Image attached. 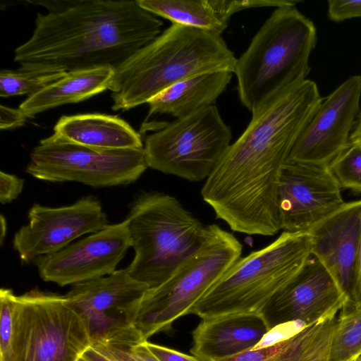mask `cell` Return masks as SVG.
I'll return each instance as SVG.
<instances>
[{
    "mask_svg": "<svg viewBox=\"0 0 361 361\" xmlns=\"http://www.w3.org/2000/svg\"><path fill=\"white\" fill-rule=\"evenodd\" d=\"M305 80L265 105L206 179L201 195L233 230L269 233L280 227L278 189L290 153L323 100Z\"/></svg>",
    "mask_w": 361,
    "mask_h": 361,
    "instance_id": "obj_1",
    "label": "cell"
},
{
    "mask_svg": "<svg viewBox=\"0 0 361 361\" xmlns=\"http://www.w3.org/2000/svg\"><path fill=\"white\" fill-rule=\"evenodd\" d=\"M38 13L31 37L15 50L24 67H51L66 72L116 69L160 35L162 21L136 0L32 1Z\"/></svg>",
    "mask_w": 361,
    "mask_h": 361,
    "instance_id": "obj_2",
    "label": "cell"
},
{
    "mask_svg": "<svg viewBox=\"0 0 361 361\" xmlns=\"http://www.w3.org/2000/svg\"><path fill=\"white\" fill-rule=\"evenodd\" d=\"M237 61L221 35L172 23L115 69L109 88L114 111L129 110L185 78L234 71Z\"/></svg>",
    "mask_w": 361,
    "mask_h": 361,
    "instance_id": "obj_3",
    "label": "cell"
},
{
    "mask_svg": "<svg viewBox=\"0 0 361 361\" xmlns=\"http://www.w3.org/2000/svg\"><path fill=\"white\" fill-rule=\"evenodd\" d=\"M316 43V27L295 6L279 7L271 14L233 71L240 102L252 115L306 80Z\"/></svg>",
    "mask_w": 361,
    "mask_h": 361,
    "instance_id": "obj_4",
    "label": "cell"
},
{
    "mask_svg": "<svg viewBox=\"0 0 361 361\" xmlns=\"http://www.w3.org/2000/svg\"><path fill=\"white\" fill-rule=\"evenodd\" d=\"M134 258L126 268L152 288L167 280L202 245L208 228L175 197L143 192L126 218Z\"/></svg>",
    "mask_w": 361,
    "mask_h": 361,
    "instance_id": "obj_5",
    "label": "cell"
},
{
    "mask_svg": "<svg viewBox=\"0 0 361 361\" xmlns=\"http://www.w3.org/2000/svg\"><path fill=\"white\" fill-rule=\"evenodd\" d=\"M312 255L309 232L283 231L266 247L240 257L194 305L189 314L205 319L261 313L270 299L298 274Z\"/></svg>",
    "mask_w": 361,
    "mask_h": 361,
    "instance_id": "obj_6",
    "label": "cell"
},
{
    "mask_svg": "<svg viewBox=\"0 0 361 361\" xmlns=\"http://www.w3.org/2000/svg\"><path fill=\"white\" fill-rule=\"evenodd\" d=\"M200 247L161 284L144 294L135 321L142 340L168 331L241 257L243 247L229 232L207 225Z\"/></svg>",
    "mask_w": 361,
    "mask_h": 361,
    "instance_id": "obj_7",
    "label": "cell"
},
{
    "mask_svg": "<svg viewBox=\"0 0 361 361\" xmlns=\"http://www.w3.org/2000/svg\"><path fill=\"white\" fill-rule=\"evenodd\" d=\"M91 345L65 295L39 289L16 295L11 361H78Z\"/></svg>",
    "mask_w": 361,
    "mask_h": 361,
    "instance_id": "obj_8",
    "label": "cell"
},
{
    "mask_svg": "<svg viewBox=\"0 0 361 361\" xmlns=\"http://www.w3.org/2000/svg\"><path fill=\"white\" fill-rule=\"evenodd\" d=\"M231 129L209 106L167 123L145 141L147 166L190 181L207 179L230 147Z\"/></svg>",
    "mask_w": 361,
    "mask_h": 361,
    "instance_id": "obj_9",
    "label": "cell"
},
{
    "mask_svg": "<svg viewBox=\"0 0 361 361\" xmlns=\"http://www.w3.org/2000/svg\"><path fill=\"white\" fill-rule=\"evenodd\" d=\"M147 167L144 147L97 149L53 134L32 149L26 172L42 180L103 188L134 183Z\"/></svg>",
    "mask_w": 361,
    "mask_h": 361,
    "instance_id": "obj_10",
    "label": "cell"
},
{
    "mask_svg": "<svg viewBox=\"0 0 361 361\" xmlns=\"http://www.w3.org/2000/svg\"><path fill=\"white\" fill-rule=\"evenodd\" d=\"M149 288L127 269L73 285L65 295L84 321L91 343L137 344L145 342L135 321Z\"/></svg>",
    "mask_w": 361,
    "mask_h": 361,
    "instance_id": "obj_11",
    "label": "cell"
},
{
    "mask_svg": "<svg viewBox=\"0 0 361 361\" xmlns=\"http://www.w3.org/2000/svg\"><path fill=\"white\" fill-rule=\"evenodd\" d=\"M108 225L100 202L87 196L60 207L35 204L28 212V224L14 235L13 245L23 263L55 253L73 240L97 232Z\"/></svg>",
    "mask_w": 361,
    "mask_h": 361,
    "instance_id": "obj_12",
    "label": "cell"
},
{
    "mask_svg": "<svg viewBox=\"0 0 361 361\" xmlns=\"http://www.w3.org/2000/svg\"><path fill=\"white\" fill-rule=\"evenodd\" d=\"M281 230L309 232L345 202L329 164L288 161L278 189Z\"/></svg>",
    "mask_w": 361,
    "mask_h": 361,
    "instance_id": "obj_13",
    "label": "cell"
},
{
    "mask_svg": "<svg viewBox=\"0 0 361 361\" xmlns=\"http://www.w3.org/2000/svg\"><path fill=\"white\" fill-rule=\"evenodd\" d=\"M130 247L126 220L102 230L34 262L41 279L60 286L110 275Z\"/></svg>",
    "mask_w": 361,
    "mask_h": 361,
    "instance_id": "obj_14",
    "label": "cell"
},
{
    "mask_svg": "<svg viewBox=\"0 0 361 361\" xmlns=\"http://www.w3.org/2000/svg\"><path fill=\"white\" fill-rule=\"evenodd\" d=\"M360 98L361 75H352L323 99L288 161L329 164L350 143Z\"/></svg>",
    "mask_w": 361,
    "mask_h": 361,
    "instance_id": "obj_15",
    "label": "cell"
},
{
    "mask_svg": "<svg viewBox=\"0 0 361 361\" xmlns=\"http://www.w3.org/2000/svg\"><path fill=\"white\" fill-rule=\"evenodd\" d=\"M348 299L331 275L314 256L277 292L261 313L269 329L300 322L307 326L341 310Z\"/></svg>",
    "mask_w": 361,
    "mask_h": 361,
    "instance_id": "obj_16",
    "label": "cell"
},
{
    "mask_svg": "<svg viewBox=\"0 0 361 361\" xmlns=\"http://www.w3.org/2000/svg\"><path fill=\"white\" fill-rule=\"evenodd\" d=\"M312 255L334 278L351 305L361 250V199L345 202L309 231Z\"/></svg>",
    "mask_w": 361,
    "mask_h": 361,
    "instance_id": "obj_17",
    "label": "cell"
},
{
    "mask_svg": "<svg viewBox=\"0 0 361 361\" xmlns=\"http://www.w3.org/2000/svg\"><path fill=\"white\" fill-rule=\"evenodd\" d=\"M270 330L257 312L202 319L192 331L190 353L200 361H220L254 348Z\"/></svg>",
    "mask_w": 361,
    "mask_h": 361,
    "instance_id": "obj_18",
    "label": "cell"
},
{
    "mask_svg": "<svg viewBox=\"0 0 361 361\" xmlns=\"http://www.w3.org/2000/svg\"><path fill=\"white\" fill-rule=\"evenodd\" d=\"M148 12L172 22L216 35L227 28L232 15L264 6H295L293 0H136Z\"/></svg>",
    "mask_w": 361,
    "mask_h": 361,
    "instance_id": "obj_19",
    "label": "cell"
},
{
    "mask_svg": "<svg viewBox=\"0 0 361 361\" xmlns=\"http://www.w3.org/2000/svg\"><path fill=\"white\" fill-rule=\"evenodd\" d=\"M57 137L104 149L143 148L141 135L118 116L102 114L63 116L54 127Z\"/></svg>",
    "mask_w": 361,
    "mask_h": 361,
    "instance_id": "obj_20",
    "label": "cell"
},
{
    "mask_svg": "<svg viewBox=\"0 0 361 361\" xmlns=\"http://www.w3.org/2000/svg\"><path fill=\"white\" fill-rule=\"evenodd\" d=\"M233 73H204L180 80L147 103L149 115L168 114L180 119L213 105L230 83Z\"/></svg>",
    "mask_w": 361,
    "mask_h": 361,
    "instance_id": "obj_21",
    "label": "cell"
},
{
    "mask_svg": "<svg viewBox=\"0 0 361 361\" xmlns=\"http://www.w3.org/2000/svg\"><path fill=\"white\" fill-rule=\"evenodd\" d=\"M336 315L303 326L269 345L220 361H328Z\"/></svg>",
    "mask_w": 361,
    "mask_h": 361,
    "instance_id": "obj_22",
    "label": "cell"
},
{
    "mask_svg": "<svg viewBox=\"0 0 361 361\" xmlns=\"http://www.w3.org/2000/svg\"><path fill=\"white\" fill-rule=\"evenodd\" d=\"M115 69L99 67L67 72L60 80L28 96L19 109L27 118L59 106L85 100L109 90Z\"/></svg>",
    "mask_w": 361,
    "mask_h": 361,
    "instance_id": "obj_23",
    "label": "cell"
},
{
    "mask_svg": "<svg viewBox=\"0 0 361 361\" xmlns=\"http://www.w3.org/2000/svg\"><path fill=\"white\" fill-rule=\"evenodd\" d=\"M66 71L51 67H24L0 71V96L36 94L62 78Z\"/></svg>",
    "mask_w": 361,
    "mask_h": 361,
    "instance_id": "obj_24",
    "label": "cell"
},
{
    "mask_svg": "<svg viewBox=\"0 0 361 361\" xmlns=\"http://www.w3.org/2000/svg\"><path fill=\"white\" fill-rule=\"evenodd\" d=\"M361 356V310L344 307L334 326L328 361H353Z\"/></svg>",
    "mask_w": 361,
    "mask_h": 361,
    "instance_id": "obj_25",
    "label": "cell"
},
{
    "mask_svg": "<svg viewBox=\"0 0 361 361\" xmlns=\"http://www.w3.org/2000/svg\"><path fill=\"white\" fill-rule=\"evenodd\" d=\"M329 167L341 189L361 192V146L350 143Z\"/></svg>",
    "mask_w": 361,
    "mask_h": 361,
    "instance_id": "obj_26",
    "label": "cell"
},
{
    "mask_svg": "<svg viewBox=\"0 0 361 361\" xmlns=\"http://www.w3.org/2000/svg\"><path fill=\"white\" fill-rule=\"evenodd\" d=\"M16 298L12 290H0V361H11L12 358Z\"/></svg>",
    "mask_w": 361,
    "mask_h": 361,
    "instance_id": "obj_27",
    "label": "cell"
},
{
    "mask_svg": "<svg viewBox=\"0 0 361 361\" xmlns=\"http://www.w3.org/2000/svg\"><path fill=\"white\" fill-rule=\"evenodd\" d=\"M145 342L137 344L95 343L92 346L116 361H160L148 349Z\"/></svg>",
    "mask_w": 361,
    "mask_h": 361,
    "instance_id": "obj_28",
    "label": "cell"
},
{
    "mask_svg": "<svg viewBox=\"0 0 361 361\" xmlns=\"http://www.w3.org/2000/svg\"><path fill=\"white\" fill-rule=\"evenodd\" d=\"M328 16L334 22L361 17V1L329 0Z\"/></svg>",
    "mask_w": 361,
    "mask_h": 361,
    "instance_id": "obj_29",
    "label": "cell"
},
{
    "mask_svg": "<svg viewBox=\"0 0 361 361\" xmlns=\"http://www.w3.org/2000/svg\"><path fill=\"white\" fill-rule=\"evenodd\" d=\"M24 180L13 174L0 171V202L9 203L23 190Z\"/></svg>",
    "mask_w": 361,
    "mask_h": 361,
    "instance_id": "obj_30",
    "label": "cell"
},
{
    "mask_svg": "<svg viewBox=\"0 0 361 361\" xmlns=\"http://www.w3.org/2000/svg\"><path fill=\"white\" fill-rule=\"evenodd\" d=\"M145 343L148 349L160 361H200L195 356L188 355L172 348L148 341Z\"/></svg>",
    "mask_w": 361,
    "mask_h": 361,
    "instance_id": "obj_31",
    "label": "cell"
},
{
    "mask_svg": "<svg viewBox=\"0 0 361 361\" xmlns=\"http://www.w3.org/2000/svg\"><path fill=\"white\" fill-rule=\"evenodd\" d=\"M27 117L18 108L13 109L4 105L0 106V129L8 130L24 125Z\"/></svg>",
    "mask_w": 361,
    "mask_h": 361,
    "instance_id": "obj_32",
    "label": "cell"
},
{
    "mask_svg": "<svg viewBox=\"0 0 361 361\" xmlns=\"http://www.w3.org/2000/svg\"><path fill=\"white\" fill-rule=\"evenodd\" d=\"M348 307L361 310V250L357 264L356 283L353 301Z\"/></svg>",
    "mask_w": 361,
    "mask_h": 361,
    "instance_id": "obj_33",
    "label": "cell"
},
{
    "mask_svg": "<svg viewBox=\"0 0 361 361\" xmlns=\"http://www.w3.org/2000/svg\"><path fill=\"white\" fill-rule=\"evenodd\" d=\"M82 357L87 361H116L92 345L83 353Z\"/></svg>",
    "mask_w": 361,
    "mask_h": 361,
    "instance_id": "obj_34",
    "label": "cell"
},
{
    "mask_svg": "<svg viewBox=\"0 0 361 361\" xmlns=\"http://www.w3.org/2000/svg\"><path fill=\"white\" fill-rule=\"evenodd\" d=\"M350 142L352 144L361 146V112L350 134Z\"/></svg>",
    "mask_w": 361,
    "mask_h": 361,
    "instance_id": "obj_35",
    "label": "cell"
},
{
    "mask_svg": "<svg viewBox=\"0 0 361 361\" xmlns=\"http://www.w3.org/2000/svg\"><path fill=\"white\" fill-rule=\"evenodd\" d=\"M1 243H3L4 238L6 233V221L3 215H1Z\"/></svg>",
    "mask_w": 361,
    "mask_h": 361,
    "instance_id": "obj_36",
    "label": "cell"
},
{
    "mask_svg": "<svg viewBox=\"0 0 361 361\" xmlns=\"http://www.w3.org/2000/svg\"><path fill=\"white\" fill-rule=\"evenodd\" d=\"M78 361H87L85 359L82 358V357L78 360Z\"/></svg>",
    "mask_w": 361,
    "mask_h": 361,
    "instance_id": "obj_37",
    "label": "cell"
},
{
    "mask_svg": "<svg viewBox=\"0 0 361 361\" xmlns=\"http://www.w3.org/2000/svg\"><path fill=\"white\" fill-rule=\"evenodd\" d=\"M355 361H361V356L358 357Z\"/></svg>",
    "mask_w": 361,
    "mask_h": 361,
    "instance_id": "obj_38",
    "label": "cell"
},
{
    "mask_svg": "<svg viewBox=\"0 0 361 361\" xmlns=\"http://www.w3.org/2000/svg\"><path fill=\"white\" fill-rule=\"evenodd\" d=\"M355 360H353V361H355Z\"/></svg>",
    "mask_w": 361,
    "mask_h": 361,
    "instance_id": "obj_39",
    "label": "cell"
}]
</instances>
